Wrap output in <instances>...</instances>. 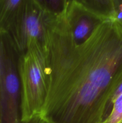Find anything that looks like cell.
I'll return each mask as SVG.
<instances>
[{"instance_id":"obj_1","label":"cell","mask_w":122,"mask_h":123,"mask_svg":"<svg viewBox=\"0 0 122 123\" xmlns=\"http://www.w3.org/2000/svg\"><path fill=\"white\" fill-rule=\"evenodd\" d=\"M47 90L39 118L47 123H100L122 80V26L107 19L77 44L63 10L51 14L44 41Z\"/></svg>"},{"instance_id":"obj_2","label":"cell","mask_w":122,"mask_h":123,"mask_svg":"<svg viewBox=\"0 0 122 123\" xmlns=\"http://www.w3.org/2000/svg\"><path fill=\"white\" fill-rule=\"evenodd\" d=\"M20 118L31 123L39 117L47 90V58L44 44L35 43L19 54Z\"/></svg>"},{"instance_id":"obj_3","label":"cell","mask_w":122,"mask_h":123,"mask_svg":"<svg viewBox=\"0 0 122 123\" xmlns=\"http://www.w3.org/2000/svg\"><path fill=\"white\" fill-rule=\"evenodd\" d=\"M19 56V52L10 35L2 33L0 123H22L20 118V86L17 68Z\"/></svg>"},{"instance_id":"obj_4","label":"cell","mask_w":122,"mask_h":123,"mask_svg":"<svg viewBox=\"0 0 122 123\" xmlns=\"http://www.w3.org/2000/svg\"><path fill=\"white\" fill-rule=\"evenodd\" d=\"M50 13L43 7L40 0H25L21 13L8 34L19 54L33 43L44 44Z\"/></svg>"},{"instance_id":"obj_5","label":"cell","mask_w":122,"mask_h":123,"mask_svg":"<svg viewBox=\"0 0 122 123\" xmlns=\"http://www.w3.org/2000/svg\"><path fill=\"white\" fill-rule=\"evenodd\" d=\"M65 16L74 41L77 44L88 39L105 19L87 6L84 0H65Z\"/></svg>"},{"instance_id":"obj_6","label":"cell","mask_w":122,"mask_h":123,"mask_svg":"<svg viewBox=\"0 0 122 123\" xmlns=\"http://www.w3.org/2000/svg\"><path fill=\"white\" fill-rule=\"evenodd\" d=\"M25 0H0V32L9 34L23 7Z\"/></svg>"},{"instance_id":"obj_7","label":"cell","mask_w":122,"mask_h":123,"mask_svg":"<svg viewBox=\"0 0 122 123\" xmlns=\"http://www.w3.org/2000/svg\"><path fill=\"white\" fill-rule=\"evenodd\" d=\"M100 123H122V94L116 99L108 115Z\"/></svg>"},{"instance_id":"obj_8","label":"cell","mask_w":122,"mask_h":123,"mask_svg":"<svg viewBox=\"0 0 122 123\" xmlns=\"http://www.w3.org/2000/svg\"><path fill=\"white\" fill-rule=\"evenodd\" d=\"M108 19L117 22L122 26V0H111Z\"/></svg>"},{"instance_id":"obj_9","label":"cell","mask_w":122,"mask_h":123,"mask_svg":"<svg viewBox=\"0 0 122 123\" xmlns=\"http://www.w3.org/2000/svg\"><path fill=\"white\" fill-rule=\"evenodd\" d=\"M2 76V34L0 32V96H1V83Z\"/></svg>"},{"instance_id":"obj_10","label":"cell","mask_w":122,"mask_h":123,"mask_svg":"<svg viewBox=\"0 0 122 123\" xmlns=\"http://www.w3.org/2000/svg\"><path fill=\"white\" fill-rule=\"evenodd\" d=\"M31 123H47L45 121H43V120H41L40 118H38L35 119V120H33V121H32Z\"/></svg>"}]
</instances>
